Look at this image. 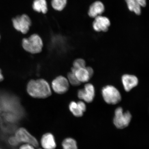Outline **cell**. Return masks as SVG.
Instances as JSON below:
<instances>
[{
    "instance_id": "3",
    "label": "cell",
    "mask_w": 149,
    "mask_h": 149,
    "mask_svg": "<svg viewBox=\"0 0 149 149\" xmlns=\"http://www.w3.org/2000/svg\"><path fill=\"white\" fill-rule=\"evenodd\" d=\"M102 97L107 103L115 105L122 100L120 93L116 87L111 85H107L102 89Z\"/></svg>"
},
{
    "instance_id": "10",
    "label": "cell",
    "mask_w": 149,
    "mask_h": 149,
    "mask_svg": "<svg viewBox=\"0 0 149 149\" xmlns=\"http://www.w3.org/2000/svg\"><path fill=\"white\" fill-rule=\"evenodd\" d=\"M122 81L125 90L128 92L138 84L137 77L132 74H125L122 76Z\"/></svg>"
},
{
    "instance_id": "6",
    "label": "cell",
    "mask_w": 149,
    "mask_h": 149,
    "mask_svg": "<svg viewBox=\"0 0 149 149\" xmlns=\"http://www.w3.org/2000/svg\"><path fill=\"white\" fill-rule=\"evenodd\" d=\"M14 136L19 144H27L33 145L35 148L38 147L39 143L37 139L26 128L20 127L16 130Z\"/></svg>"
},
{
    "instance_id": "23",
    "label": "cell",
    "mask_w": 149,
    "mask_h": 149,
    "mask_svg": "<svg viewBox=\"0 0 149 149\" xmlns=\"http://www.w3.org/2000/svg\"><path fill=\"white\" fill-rule=\"evenodd\" d=\"M141 7H144L146 5V0H137Z\"/></svg>"
},
{
    "instance_id": "5",
    "label": "cell",
    "mask_w": 149,
    "mask_h": 149,
    "mask_svg": "<svg viewBox=\"0 0 149 149\" xmlns=\"http://www.w3.org/2000/svg\"><path fill=\"white\" fill-rule=\"evenodd\" d=\"M132 119V115L130 112H123L122 107H119L115 110L113 123L119 129H123L129 125Z\"/></svg>"
},
{
    "instance_id": "2",
    "label": "cell",
    "mask_w": 149,
    "mask_h": 149,
    "mask_svg": "<svg viewBox=\"0 0 149 149\" xmlns=\"http://www.w3.org/2000/svg\"><path fill=\"white\" fill-rule=\"evenodd\" d=\"M22 46L26 51L35 54L41 52L44 46L43 42L38 35L34 33L22 41Z\"/></svg>"
},
{
    "instance_id": "12",
    "label": "cell",
    "mask_w": 149,
    "mask_h": 149,
    "mask_svg": "<svg viewBox=\"0 0 149 149\" xmlns=\"http://www.w3.org/2000/svg\"><path fill=\"white\" fill-rule=\"evenodd\" d=\"M69 108L72 114L77 117L82 116L86 109V104L83 102L81 101L77 102H70Z\"/></svg>"
},
{
    "instance_id": "4",
    "label": "cell",
    "mask_w": 149,
    "mask_h": 149,
    "mask_svg": "<svg viewBox=\"0 0 149 149\" xmlns=\"http://www.w3.org/2000/svg\"><path fill=\"white\" fill-rule=\"evenodd\" d=\"M12 22L14 29L23 34H26L31 25V18L26 14L18 15L13 18Z\"/></svg>"
},
{
    "instance_id": "16",
    "label": "cell",
    "mask_w": 149,
    "mask_h": 149,
    "mask_svg": "<svg viewBox=\"0 0 149 149\" xmlns=\"http://www.w3.org/2000/svg\"><path fill=\"white\" fill-rule=\"evenodd\" d=\"M125 1L130 10L137 15L141 14V7L137 0H125Z\"/></svg>"
},
{
    "instance_id": "15",
    "label": "cell",
    "mask_w": 149,
    "mask_h": 149,
    "mask_svg": "<svg viewBox=\"0 0 149 149\" xmlns=\"http://www.w3.org/2000/svg\"><path fill=\"white\" fill-rule=\"evenodd\" d=\"M32 8L35 12L46 14L48 10L47 2L46 0H34Z\"/></svg>"
},
{
    "instance_id": "1",
    "label": "cell",
    "mask_w": 149,
    "mask_h": 149,
    "mask_svg": "<svg viewBox=\"0 0 149 149\" xmlns=\"http://www.w3.org/2000/svg\"><path fill=\"white\" fill-rule=\"evenodd\" d=\"M27 89L28 94L33 98H45L52 94L49 84L43 79L30 81L28 84Z\"/></svg>"
},
{
    "instance_id": "24",
    "label": "cell",
    "mask_w": 149,
    "mask_h": 149,
    "mask_svg": "<svg viewBox=\"0 0 149 149\" xmlns=\"http://www.w3.org/2000/svg\"><path fill=\"white\" fill-rule=\"evenodd\" d=\"M87 70H88L89 73L90 74V75L91 77H92V76L93 75L94 73V70L93 69L91 68L90 67H86Z\"/></svg>"
},
{
    "instance_id": "11",
    "label": "cell",
    "mask_w": 149,
    "mask_h": 149,
    "mask_svg": "<svg viewBox=\"0 0 149 149\" xmlns=\"http://www.w3.org/2000/svg\"><path fill=\"white\" fill-rule=\"evenodd\" d=\"M40 144L43 149H55L57 147L54 136L51 133H46L42 135Z\"/></svg>"
},
{
    "instance_id": "18",
    "label": "cell",
    "mask_w": 149,
    "mask_h": 149,
    "mask_svg": "<svg viewBox=\"0 0 149 149\" xmlns=\"http://www.w3.org/2000/svg\"><path fill=\"white\" fill-rule=\"evenodd\" d=\"M67 2L68 0H51V5L55 10L60 12L66 6Z\"/></svg>"
},
{
    "instance_id": "25",
    "label": "cell",
    "mask_w": 149,
    "mask_h": 149,
    "mask_svg": "<svg viewBox=\"0 0 149 149\" xmlns=\"http://www.w3.org/2000/svg\"><path fill=\"white\" fill-rule=\"evenodd\" d=\"M4 79V77L3 76L1 70L0 69V82L2 81Z\"/></svg>"
},
{
    "instance_id": "22",
    "label": "cell",
    "mask_w": 149,
    "mask_h": 149,
    "mask_svg": "<svg viewBox=\"0 0 149 149\" xmlns=\"http://www.w3.org/2000/svg\"><path fill=\"white\" fill-rule=\"evenodd\" d=\"M35 147L33 145L27 144H23L19 147V149H35Z\"/></svg>"
},
{
    "instance_id": "7",
    "label": "cell",
    "mask_w": 149,
    "mask_h": 149,
    "mask_svg": "<svg viewBox=\"0 0 149 149\" xmlns=\"http://www.w3.org/2000/svg\"><path fill=\"white\" fill-rule=\"evenodd\" d=\"M69 86L68 80L62 76L57 77L52 81V88L57 94H64L68 91Z\"/></svg>"
},
{
    "instance_id": "28",
    "label": "cell",
    "mask_w": 149,
    "mask_h": 149,
    "mask_svg": "<svg viewBox=\"0 0 149 149\" xmlns=\"http://www.w3.org/2000/svg\"><path fill=\"white\" fill-rule=\"evenodd\" d=\"M0 149H1L0 148Z\"/></svg>"
},
{
    "instance_id": "27",
    "label": "cell",
    "mask_w": 149,
    "mask_h": 149,
    "mask_svg": "<svg viewBox=\"0 0 149 149\" xmlns=\"http://www.w3.org/2000/svg\"><path fill=\"white\" fill-rule=\"evenodd\" d=\"M0 39H1V36H0Z\"/></svg>"
},
{
    "instance_id": "17",
    "label": "cell",
    "mask_w": 149,
    "mask_h": 149,
    "mask_svg": "<svg viewBox=\"0 0 149 149\" xmlns=\"http://www.w3.org/2000/svg\"><path fill=\"white\" fill-rule=\"evenodd\" d=\"M63 149H78L77 143L72 138H66L63 140L61 144Z\"/></svg>"
},
{
    "instance_id": "9",
    "label": "cell",
    "mask_w": 149,
    "mask_h": 149,
    "mask_svg": "<svg viewBox=\"0 0 149 149\" xmlns=\"http://www.w3.org/2000/svg\"><path fill=\"white\" fill-rule=\"evenodd\" d=\"M93 24V29L97 32H106L109 29L111 22L109 18L101 15L96 17Z\"/></svg>"
},
{
    "instance_id": "20",
    "label": "cell",
    "mask_w": 149,
    "mask_h": 149,
    "mask_svg": "<svg viewBox=\"0 0 149 149\" xmlns=\"http://www.w3.org/2000/svg\"><path fill=\"white\" fill-rule=\"evenodd\" d=\"M86 63L84 60L83 59L79 58L76 59L73 63V67L72 68L74 70H77L78 69L84 68L86 66Z\"/></svg>"
},
{
    "instance_id": "21",
    "label": "cell",
    "mask_w": 149,
    "mask_h": 149,
    "mask_svg": "<svg viewBox=\"0 0 149 149\" xmlns=\"http://www.w3.org/2000/svg\"><path fill=\"white\" fill-rule=\"evenodd\" d=\"M8 142L10 145L14 146H16L19 144L15 136L11 137L9 139Z\"/></svg>"
},
{
    "instance_id": "8",
    "label": "cell",
    "mask_w": 149,
    "mask_h": 149,
    "mask_svg": "<svg viewBox=\"0 0 149 149\" xmlns=\"http://www.w3.org/2000/svg\"><path fill=\"white\" fill-rule=\"evenodd\" d=\"M77 96L80 99L87 103L93 102L95 96V89L94 86L90 83L86 84L84 88L78 91Z\"/></svg>"
},
{
    "instance_id": "26",
    "label": "cell",
    "mask_w": 149,
    "mask_h": 149,
    "mask_svg": "<svg viewBox=\"0 0 149 149\" xmlns=\"http://www.w3.org/2000/svg\"><path fill=\"white\" fill-rule=\"evenodd\" d=\"M38 149H42V148H38Z\"/></svg>"
},
{
    "instance_id": "13",
    "label": "cell",
    "mask_w": 149,
    "mask_h": 149,
    "mask_svg": "<svg viewBox=\"0 0 149 149\" xmlns=\"http://www.w3.org/2000/svg\"><path fill=\"white\" fill-rule=\"evenodd\" d=\"M105 10V7L101 2L96 1L92 3L89 7L88 15L92 18L100 16Z\"/></svg>"
},
{
    "instance_id": "14",
    "label": "cell",
    "mask_w": 149,
    "mask_h": 149,
    "mask_svg": "<svg viewBox=\"0 0 149 149\" xmlns=\"http://www.w3.org/2000/svg\"><path fill=\"white\" fill-rule=\"evenodd\" d=\"M71 72H73L80 83H86L91 78L86 67L85 68L74 70L72 69Z\"/></svg>"
},
{
    "instance_id": "19",
    "label": "cell",
    "mask_w": 149,
    "mask_h": 149,
    "mask_svg": "<svg viewBox=\"0 0 149 149\" xmlns=\"http://www.w3.org/2000/svg\"><path fill=\"white\" fill-rule=\"evenodd\" d=\"M68 81L71 84L74 86H78L80 85L81 83L76 78L75 74L72 72H70L68 75Z\"/></svg>"
}]
</instances>
